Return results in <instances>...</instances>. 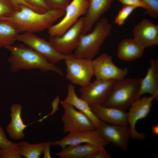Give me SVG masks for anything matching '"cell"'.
Returning <instances> with one entry per match:
<instances>
[{"instance_id": "25", "label": "cell", "mask_w": 158, "mask_h": 158, "mask_svg": "<svg viewBox=\"0 0 158 158\" xmlns=\"http://www.w3.org/2000/svg\"><path fill=\"white\" fill-rule=\"evenodd\" d=\"M16 11L11 0H0V21L5 20Z\"/></svg>"}, {"instance_id": "15", "label": "cell", "mask_w": 158, "mask_h": 158, "mask_svg": "<svg viewBox=\"0 0 158 158\" xmlns=\"http://www.w3.org/2000/svg\"><path fill=\"white\" fill-rule=\"evenodd\" d=\"M133 33V39L144 49L158 44V25L148 19H143L136 24Z\"/></svg>"}, {"instance_id": "29", "label": "cell", "mask_w": 158, "mask_h": 158, "mask_svg": "<svg viewBox=\"0 0 158 158\" xmlns=\"http://www.w3.org/2000/svg\"><path fill=\"white\" fill-rule=\"evenodd\" d=\"M49 10L60 8L65 11L70 0H44Z\"/></svg>"}, {"instance_id": "37", "label": "cell", "mask_w": 158, "mask_h": 158, "mask_svg": "<svg viewBox=\"0 0 158 158\" xmlns=\"http://www.w3.org/2000/svg\"><path fill=\"white\" fill-rule=\"evenodd\" d=\"M152 134L156 135H158V126L157 125L153 126L151 128Z\"/></svg>"}, {"instance_id": "23", "label": "cell", "mask_w": 158, "mask_h": 158, "mask_svg": "<svg viewBox=\"0 0 158 158\" xmlns=\"http://www.w3.org/2000/svg\"><path fill=\"white\" fill-rule=\"evenodd\" d=\"M19 33L15 26L7 20L0 21V48L12 45Z\"/></svg>"}, {"instance_id": "33", "label": "cell", "mask_w": 158, "mask_h": 158, "mask_svg": "<svg viewBox=\"0 0 158 158\" xmlns=\"http://www.w3.org/2000/svg\"><path fill=\"white\" fill-rule=\"evenodd\" d=\"M31 6L37 8H44L47 10H49V8L44 0H24Z\"/></svg>"}, {"instance_id": "18", "label": "cell", "mask_w": 158, "mask_h": 158, "mask_svg": "<svg viewBox=\"0 0 158 158\" xmlns=\"http://www.w3.org/2000/svg\"><path fill=\"white\" fill-rule=\"evenodd\" d=\"M101 146L89 143L70 145L62 149L56 155L61 158H92Z\"/></svg>"}, {"instance_id": "9", "label": "cell", "mask_w": 158, "mask_h": 158, "mask_svg": "<svg viewBox=\"0 0 158 158\" xmlns=\"http://www.w3.org/2000/svg\"><path fill=\"white\" fill-rule=\"evenodd\" d=\"M158 94L149 97H140L135 100L129 108L128 113V122L130 125V136L132 138L143 140L146 137L145 134L139 133L136 129L137 121L146 117L149 114L152 101L157 99Z\"/></svg>"}, {"instance_id": "21", "label": "cell", "mask_w": 158, "mask_h": 158, "mask_svg": "<svg viewBox=\"0 0 158 158\" xmlns=\"http://www.w3.org/2000/svg\"><path fill=\"white\" fill-rule=\"evenodd\" d=\"M67 90V95L63 101L72 105L86 115L92 121L96 129L103 121L95 115L90 107L86 102L78 97L73 84H69L68 86Z\"/></svg>"}, {"instance_id": "30", "label": "cell", "mask_w": 158, "mask_h": 158, "mask_svg": "<svg viewBox=\"0 0 158 158\" xmlns=\"http://www.w3.org/2000/svg\"><path fill=\"white\" fill-rule=\"evenodd\" d=\"M11 0L14 5L16 8V11H18L20 10V8L19 7V5L20 4L26 5L34 11L39 13H43L47 11L44 8H37L32 6L27 3L24 0Z\"/></svg>"}, {"instance_id": "13", "label": "cell", "mask_w": 158, "mask_h": 158, "mask_svg": "<svg viewBox=\"0 0 158 158\" xmlns=\"http://www.w3.org/2000/svg\"><path fill=\"white\" fill-rule=\"evenodd\" d=\"M96 129L103 138L111 143L122 150L127 152L130 136L128 125L111 124L103 122Z\"/></svg>"}, {"instance_id": "31", "label": "cell", "mask_w": 158, "mask_h": 158, "mask_svg": "<svg viewBox=\"0 0 158 158\" xmlns=\"http://www.w3.org/2000/svg\"><path fill=\"white\" fill-rule=\"evenodd\" d=\"M13 143L7 139L3 128L0 126V149H6Z\"/></svg>"}, {"instance_id": "17", "label": "cell", "mask_w": 158, "mask_h": 158, "mask_svg": "<svg viewBox=\"0 0 158 158\" xmlns=\"http://www.w3.org/2000/svg\"><path fill=\"white\" fill-rule=\"evenodd\" d=\"M95 115L102 121L110 124L128 125V113L113 107L102 105L90 107Z\"/></svg>"}, {"instance_id": "36", "label": "cell", "mask_w": 158, "mask_h": 158, "mask_svg": "<svg viewBox=\"0 0 158 158\" xmlns=\"http://www.w3.org/2000/svg\"><path fill=\"white\" fill-rule=\"evenodd\" d=\"M51 143L46 142L45 145L43 152L44 153V158H51L49 154V148Z\"/></svg>"}, {"instance_id": "34", "label": "cell", "mask_w": 158, "mask_h": 158, "mask_svg": "<svg viewBox=\"0 0 158 158\" xmlns=\"http://www.w3.org/2000/svg\"><path fill=\"white\" fill-rule=\"evenodd\" d=\"M111 155L105 150L104 146H102L93 155L92 158H111Z\"/></svg>"}, {"instance_id": "16", "label": "cell", "mask_w": 158, "mask_h": 158, "mask_svg": "<svg viewBox=\"0 0 158 158\" xmlns=\"http://www.w3.org/2000/svg\"><path fill=\"white\" fill-rule=\"evenodd\" d=\"M89 6L85 17L82 34H86L92 28L101 17L110 8L113 0H87Z\"/></svg>"}, {"instance_id": "20", "label": "cell", "mask_w": 158, "mask_h": 158, "mask_svg": "<svg viewBox=\"0 0 158 158\" xmlns=\"http://www.w3.org/2000/svg\"><path fill=\"white\" fill-rule=\"evenodd\" d=\"M22 107L20 104H14L10 108L11 121L7 127L6 131L10 137L16 140L24 137L23 130L29 125L24 124L21 118Z\"/></svg>"}, {"instance_id": "2", "label": "cell", "mask_w": 158, "mask_h": 158, "mask_svg": "<svg viewBox=\"0 0 158 158\" xmlns=\"http://www.w3.org/2000/svg\"><path fill=\"white\" fill-rule=\"evenodd\" d=\"M11 52L8 59L11 71L16 73L21 69L30 70L38 69L42 72L54 71L61 76L63 73L61 69L49 62L42 55L32 48L19 44L4 47Z\"/></svg>"}, {"instance_id": "14", "label": "cell", "mask_w": 158, "mask_h": 158, "mask_svg": "<svg viewBox=\"0 0 158 158\" xmlns=\"http://www.w3.org/2000/svg\"><path fill=\"white\" fill-rule=\"evenodd\" d=\"M82 143H89L101 146L110 143L108 141L102 138L96 129L69 132L62 139L52 141L51 144L53 146H60L63 149L67 145Z\"/></svg>"}, {"instance_id": "12", "label": "cell", "mask_w": 158, "mask_h": 158, "mask_svg": "<svg viewBox=\"0 0 158 158\" xmlns=\"http://www.w3.org/2000/svg\"><path fill=\"white\" fill-rule=\"evenodd\" d=\"M115 80H97L79 89L80 98L90 107L102 105L109 95Z\"/></svg>"}, {"instance_id": "22", "label": "cell", "mask_w": 158, "mask_h": 158, "mask_svg": "<svg viewBox=\"0 0 158 158\" xmlns=\"http://www.w3.org/2000/svg\"><path fill=\"white\" fill-rule=\"evenodd\" d=\"M144 49L133 38L125 39L118 45L117 56L122 60L132 61L141 57Z\"/></svg>"}, {"instance_id": "3", "label": "cell", "mask_w": 158, "mask_h": 158, "mask_svg": "<svg viewBox=\"0 0 158 158\" xmlns=\"http://www.w3.org/2000/svg\"><path fill=\"white\" fill-rule=\"evenodd\" d=\"M142 79L136 78L115 80L109 95L102 105L126 111L140 97L139 91Z\"/></svg>"}, {"instance_id": "35", "label": "cell", "mask_w": 158, "mask_h": 158, "mask_svg": "<svg viewBox=\"0 0 158 158\" xmlns=\"http://www.w3.org/2000/svg\"><path fill=\"white\" fill-rule=\"evenodd\" d=\"M60 101V98L59 96H57L56 98L53 100L51 103V105L53 107V111L51 113L49 114L52 115L54 113L58 110V107L59 102Z\"/></svg>"}, {"instance_id": "28", "label": "cell", "mask_w": 158, "mask_h": 158, "mask_svg": "<svg viewBox=\"0 0 158 158\" xmlns=\"http://www.w3.org/2000/svg\"><path fill=\"white\" fill-rule=\"evenodd\" d=\"M147 6L145 13L151 17L157 19L158 18V0H142Z\"/></svg>"}, {"instance_id": "7", "label": "cell", "mask_w": 158, "mask_h": 158, "mask_svg": "<svg viewBox=\"0 0 158 158\" xmlns=\"http://www.w3.org/2000/svg\"><path fill=\"white\" fill-rule=\"evenodd\" d=\"M92 61L75 57L64 60L66 66V78L81 87L87 85L94 75Z\"/></svg>"}, {"instance_id": "5", "label": "cell", "mask_w": 158, "mask_h": 158, "mask_svg": "<svg viewBox=\"0 0 158 158\" xmlns=\"http://www.w3.org/2000/svg\"><path fill=\"white\" fill-rule=\"evenodd\" d=\"M15 40L22 42L28 47L44 56L50 63L55 64L61 61L75 57L72 53L68 55L61 54L55 50L49 41L30 32L18 34Z\"/></svg>"}, {"instance_id": "19", "label": "cell", "mask_w": 158, "mask_h": 158, "mask_svg": "<svg viewBox=\"0 0 158 158\" xmlns=\"http://www.w3.org/2000/svg\"><path fill=\"white\" fill-rule=\"evenodd\" d=\"M146 75L141 80L139 95L145 93L151 95L158 94V60L151 59Z\"/></svg>"}, {"instance_id": "4", "label": "cell", "mask_w": 158, "mask_h": 158, "mask_svg": "<svg viewBox=\"0 0 158 158\" xmlns=\"http://www.w3.org/2000/svg\"><path fill=\"white\" fill-rule=\"evenodd\" d=\"M112 26L105 18L100 19L90 33L81 34L78 46L73 54L75 58L93 60L99 52L106 38L111 34Z\"/></svg>"}, {"instance_id": "32", "label": "cell", "mask_w": 158, "mask_h": 158, "mask_svg": "<svg viewBox=\"0 0 158 158\" xmlns=\"http://www.w3.org/2000/svg\"><path fill=\"white\" fill-rule=\"evenodd\" d=\"M123 5L135 6L137 8L141 7L145 9L147 8L146 4L142 0H118Z\"/></svg>"}, {"instance_id": "11", "label": "cell", "mask_w": 158, "mask_h": 158, "mask_svg": "<svg viewBox=\"0 0 158 158\" xmlns=\"http://www.w3.org/2000/svg\"><path fill=\"white\" fill-rule=\"evenodd\" d=\"M92 61L94 75L97 80H122L128 73L127 68L121 69L115 65L112 57L105 53Z\"/></svg>"}, {"instance_id": "8", "label": "cell", "mask_w": 158, "mask_h": 158, "mask_svg": "<svg viewBox=\"0 0 158 158\" xmlns=\"http://www.w3.org/2000/svg\"><path fill=\"white\" fill-rule=\"evenodd\" d=\"M85 17L79 18L76 22L60 37H50L49 42L58 52L68 55L77 47L83 29Z\"/></svg>"}, {"instance_id": "1", "label": "cell", "mask_w": 158, "mask_h": 158, "mask_svg": "<svg viewBox=\"0 0 158 158\" xmlns=\"http://www.w3.org/2000/svg\"><path fill=\"white\" fill-rule=\"evenodd\" d=\"M19 7V11H15L5 20L13 24L19 33H33L48 29L53 23L64 15L65 12L61 9L55 8L40 13L24 5H20Z\"/></svg>"}, {"instance_id": "24", "label": "cell", "mask_w": 158, "mask_h": 158, "mask_svg": "<svg viewBox=\"0 0 158 158\" xmlns=\"http://www.w3.org/2000/svg\"><path fill=\"white\" fill-rule=\"evenodd\" d=\"M21 156L26 158H39L43 152L46 142L30 144L26 141L18 143Z\"/></svg>"}, {"instance_id": "27", "label": "cell", "mask_w": 158, "mask_h": 158, "mask_svg": "<svg viewBox=\"0 0 158 158\" xmlns=\"http://www.w3.org/2000/svg\"><path fill=\"white\" fill-rule=\"evenodd\" d=\"M137 7L135 6L123 5L115 18L114 23L119 25H122L129 15Z\"/></svg>"}, {"instance_id": "10", "label": "cell", "mask_w": 158, "mask_h": 158, "mask_svg": "<svg viewBox=\"0 0 158 158\" xmlns=\"http://www.w3.org/2000/svg\"><path fill=\"white\" fill-rule=\"evenodd\" d=\"M64 109L62 120L64 132L96 129L94 123L84 113L75 110L72 105L61 101Z\"/></svg>"}, {"instance_id": "26", "label": "cell", "mask_w": 158, "mask_h": 158, "mask_svg": "<svg viewBox=\"0 0 158 158\" xmlns=\"http://www.w3.org/2000/svg\"><path fill=\"white\" fill-rule=\"evenodd\" d=\"M18 143H13L6 149H0V158H21Z\"/></svg>"}, {"instance_id": "6", "label": "cell", "mask_w": 158, "mask_h": 158, "mask_svg": "<svg viewBox=\"0 0 158 158\" xmlns=\"http://www.w3.org/2000/svg\"><path fill=\"white\" fill-rule=\"evenodd\" d=\"M89 6L87 0H73L65 10L63 18L48 29L50 37H60L73 25L81 16L85 14Z\"/></svg>"}]
</instances>
